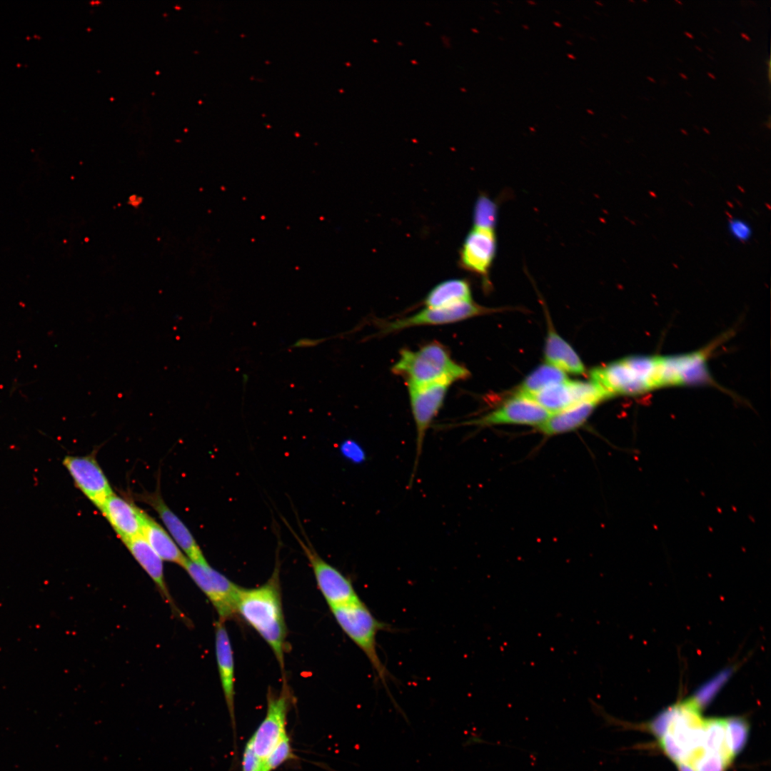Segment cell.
Wrapping results in <instances>:
<instances>
[{
  "mask_svg": "<svg viewBox=\"0 0 771 771\" xmlns=\"http://www.w3.org/2000/svg\"><path fill=\"white\" fill-rule=\"evenodd\" d=\"M280 565L277 559L270 578L261 586L240 588L236 615L253 628L271 648L282 671L287 650V629L283 615Z\"/></svg>",
  "mask_w": 771,
  "mask_h": 771,
  "instance_id": "obj_1",
  "label": "cell"
},
{
  "mask_svg": "<svg viewBox=\"0 0 771 771\" xmlns=\"http://www.w3.org/2000/svg\"><path fill=\"white\" fill-rule=\"evenodd\" d=\"M590 376L611 397L669 386L667 357H629L593 368Z\"/></svg>",
  "mask_w": 771,
  "mask_h": 771,
  "instance_id": "obj_2",
  "label": "cell"
},
{
  "mask_svg": "<svg viewBox=\"0 0 771 771\" xmlns=\"http://www.w3.org/2000/svg\"><path fill=\"white\" fill-rule=\"evenodd\" d=\"M391 371L403 378L408 387L437 383L451 385L470 376L469 371L455 362L438 342L429 343L417 351L402 349Z\"/></svg>",
  "mask_w": 771,
  "mask_h": 771,
  "instance_id": "obj_3",
  "label": "cell"
},
{
  "mask_svg": "<svg viewBox=\"0 0 771 771\" xmlns=\"http://www.w3.org/2000/svg\"><path fill=\"white\" fill-rule=\"evenodd\" d=\"M330 608L339 627L364 653L377 679L386 686L390 674L376 648L378 633L386 628V624L378 620L361 599Z\"/></svg>",
  "mask_w": 771,
  "mask_h": 771,
  "instance_id": "obj_4",
  "label": "cell"
},
{
  "mask_svg": "<svg viewBox=\"0 0 771 771\" xmlns=\"http://www.w3.org/2000/svg\"><path fill=\"white\" fill-rule=\"evenodd\" d=\"M287 525L308 559L316 584L329 607L360 600L351 579L320 556L304 532L302 538L288 523Z\"/></svg>",
  "mask_w": 771,
  "mask_h": 771,
  "instance_id": "obj_5",
  "label": "cell"
},
{
  "mask_svg": "<svg viewBox=\"0 0 771 771\" xmlns=\"http://www.w3.org/2000/svg\"><path fill=\"white\" fill-rule=\"evenodd\" d=\"M183 569L206 595L225 623L236 615V601L240 586L211 565H201L188 559Z\"/></svg>",
  "mask_w": 771,
  "mask_h": 771,
  "instance_id": "obj_6",
  "label": "cell"
},
{
  "mask_svg": "<svg viewBox=\"0 0 771 771\" xmlns=\"http://www.w3.org/2000/svg\"><path fill=\"white\" fill-rule=\"evenodd\" d=\"M292 702L291 691L285 680L279 692H268L266 715L251 736L255 752L261 760L287 732V717Z\"/></svg>",
  "mask_w": 771,
  "mask_h": 771,
  "instance_id": "obj_7",
  "label": "cell"
},
{
  "mask_svg": "<svg viewBox=\"0 0 771 771\" xmlns=\"http://www.w3.org/2000/svg\"><path fill=\"white\" fill-rule=\"evenodd\" d=\"M450 386L448 383H437L408 387L416 429L415 455L409 486L413 484L418 470L426 432L441 408Z\"/></svg>",
  "mask_w": 771,
  "mask_h": 771,
  "instance_id": "obj_8",
  "label": "cell"
},
{
  "mask_svg": "<svg viewBox=\"0 0 771 771\" xmlns=\"http://www.w3.org/2000/svg\"><path fill=\"white\" fill-rule=\"evenodd\" d=\"M523 397L533 400L550 414L560 412L580 402L595 400L600 403L610 398L603 389L591 381H570L569 378L550 386L536 393Z\"/></svg>",
  "mask_w": 771,
  "mask_h": 771,
  "instance_id": "obj_9",
  "label": "cell"
},
{
  "mask_svg": "<svg viewBox=\"0 0 771 771\" xmlns=\"http://www.w3.org/2000/svg\"><path fill=\"white\" fill-rule=\"evenodd\" d=\"M550 415L533 400L515 394L496 409L455 426L473 425L482 428L500 425H522L537 428Z\"/></svg>",
  "mask_w": 771,
  "mask_h": 771,
  "instance_id": "obj_10",
  "label": "cell"
},
{
  "mask_svg": "<svg viewBox=\"0 0 771 771\" xmlns=\"http://www.w3.org/2000/svg\"><path fill=\"white\" fill-rule=\"evenodd\" d=\"M496 311L478 305L473 301L450 306L425 308L412 316L381 324V332L390 333L413 326L452 323Z\"/></svg>",
  "mask_w": 771,
  "mask_h": 771,
  "instance_id": "obj_11",
  "label": "cell"
},
{
  "mask_svg": "<svg viewBox=\"0 0 771 771\" xmlns=\"http://www.w3.org/2000/svg\"><path fill=\"white\" fill-rule=\"evenodd\" d=\"M497 246L496 230L473 227L460 251V266L480 276L485 289L491 286L489 274L496 256Z\"/></svg>",
  "mask_w": 771,
  "mask_h": 771,
  "instance_id": "obj_12",
  "label": "cell"
},
{
  "mask_svg": "<svg viewBox=\"0 0 771 771\" xmlns=\"http://www.w3.org/2000/svg\"><path fill=\"white\" fill-rule=\"evenodd\" d=\"M62 463L74 485L100 509L114 492L95 455H66Z\"/></svg>",
  "mask_w": 771,
  "mask_h": 771,
  "instance_id": "obj_13",
  "label": "cell"
},
{
  "mask_svg": "<svg viewBox=\"0 0 771 771\" xmlns=\"http://www.w3.org/2000/svg\"><path fill=\"white\" fill-rule=\"evenodd\" d=\"M704 722L699 709L690 701L678 707L671 721L668 732L690 763L703 750Z\"/></svg>",
  "mask_w": 771,
  "mask_h": 771,
  "instance_id": "obj_14",
  "label": "cell"
},
{
  "mask_svg": "<svg viewBox=\"0 0 771 771\" xmlns=\"http://www.w3.org/2000/svg\"><path fill=\"white\" fill-rule=\"evenodd\" d=\"M158 515L168 534L190 560L208 565L197 541L181 520L169 508L158 490L139 497Z\"/></svg>",
  "mask_w": 771,
  "mask_h": 771,
  "instance_id": "obj_15",
  "label": "cell"
},
{
  "mask_svg": "<svg viewBox=\"0 0 771 771\" xmlns=\"http://www.w3.org/2000/svg\"><path fill=\"white\" fill-rule=\"evenodd\" d=\"M123 543L142 535L146 513L113 493L99 509Z\"/></svg>",
  "mask_w": 771,
  "mask_h": 771,
  "instance_id": "obj_16",
  "label": "cell"
},
{
  "mask_svg": "<svg viewBox=\"0 0 771 771\" xmlns=\"http://www.w3.org/2000/svg\"><path fill=\"white\" fill-rule=\"evenodd\" d=\"M215 651L221 685L236 738L233 652L225 623L220 620L216 623L215 627Z\"/></svg>",
  "mask_w": 771,
  "mask_h": 771,
  "instance_id": "obj_17",
  "label": "cell"
},
{
  "mask_svg": "<svg viewBox=\"0 0 771 771\" xmlns=\"http://www.w3.org/2000/svg\"><path fill=\"white\" fill-rule=\"evenodd\" d=\"M147 575L154 582L161 595L180 618H183L181 611L175 605L164 580L163 560L152 549L142 535L137 536L124 543Z\"/></svg>",
  "mask_w": 771,
  "mask_h": 771,
  "instance_id": "obj_18",
  "label": "cell"
},
{
  "mask_svg": "<svg viewBox=\"0 0 771 771\" xmlns=\"http://www.w3.org/2000/svg\"><path fill=\"white\" fill-rule=\"evenodd\" d=\"M548 333L544 348L545 362L563 372L582 375L585 368L578 353L555 330L549 316Z\"/></svg>",
  "mask_w": 771,
  "mask_h": 771,
  "instance_id": "obj_19",
  "label": "cell"
},
{
  "mask_svg": "<svg viewBox=\"0 0 771 771\" xmlns=\"http://www.w3.org/2000/svg\"><path fill=\"white\" fill-rule=\"evenodd\" d=\"M600 402L587 400L576 403L563 410L551 414L536 428L547 437L564 434L583 426Z\"/></svg>",
  "mask_w": 771,
  "mask_h": 771,
  "instance_id": "obj_20",
  "label": "cell"
},
{
  "mask_svg": "<svg viewBox=\"0 0 771 771\" xmlns=\"http://www.w3.org/2000/svg\"><path fill=\"white\" fill-rule=\"evenodd\" d=\"M141 535L163 560L184 568L188 558L168 533L146 513Z\"/></svg>",
  "mask_w": 771,
  "mask_h": 771,
  "instance_id": "obj_21",
  "label": "cell"
},
{
  "mask_svg": "<svg viewBox=\"0 0 771 771\" xmlns=\"http://www.w3.org/2000/svg\"><path fill=\"white\" fill-rule=\"evenodd\" d=\"M471 288L465 279H450L435 286L426 296V308H438L471 301Z\"/></svg>",
  "mask_w": 771,
  "mask_h": 771,
  "instance_id": "obj_22",
  "label": "cell"
},
{
  "mask_svg": "<svg viewBox=\"0 0 771 771\" xmlns=\"http://www.w3.org/2000/svg\"><path fill=\"white\" fill-rule=\"evenodd\" d=\"M568 379L565 372L546 363L539 366L526 376L519 386L516 395L528 396Z\"/></svg>",
  "mask_w": 771,
  "mask_h": 771,
  "instance_id": "obj_23",
  "label": "cell"
},
{
  "mask_svg": "<svg viewBox=\"0 0 771 771\" xmlns=\"http://www.w3.org/2000/svg\"><path fill=\"white\" fill-rule=\"evenodd\" d=\"M500 200L490 198L487 194L482 193L478 197L474 206L473 227L488 230H496L498 223Z\"/></svg>",
  "mask_w": 771,
  "mask_h": 771,
  "instance_id": "obj_24",
  "label": "cell"
},
{
  "mask_svg": "<svg viewBox=\"0 0 771 771\" xmlns=\"http://www.w3.org/2000/svg\"><path fill=\"white\" fill-rule=\"evenodd\" d=\"M725 747L732 759L745 747L749 734V725L743 719H725Z\"/></svg>",
  "mask_w": 771,
  "mask_h": 771,
  "instance_id": "obj_25",
  "label": "cell"
},
{
  "mask_svg": "<svg viewBox=\"0 0 771 771\" xmlns=\"http://www.w3.org/2000/svg\"><path fill=\"white\" fill-rule=\"evenodd\" d=\"M725 737L724 720L711 719L705 721L703 750L719 752L731 762L732 759L726 749Z\"/></svg>",
  "mask_w": 771,
  "mask_h": 771,
  "instance_id": "obj_26",
  "label": "cell"
},
{
  "mask_svg": "<svg viewBox=\"0 0 771 771\" xmlns=\"http://www.w3.org/2000/svg\"><path fill=\"white\" fill-rule=\"evenodd\" d=\"M291 738L286 732L263 761V771H273L287 761L296 759Z\"/></svg>",
  "mask_w": 771,
  "mask_h": 771,
  "instance_id": "obj_27",
  "label": "cell"
},
{
  "mask_svg": "<svg viewBox=\"0 0 771 771\" xmlns=\"http://www.w3.org/2000/svg\"><path fill=\"white\" fill-rule=\"evenodd\" d=\"M730 761L719 752L703 750L692 761L695 771H725Z\"/></svg>",
  "mask_w": 771,
  "mask_h": 771,
  "instance_id": "obj_28",
  "label": "cell"
},
{
  "mask_svg": "<svg viewBox=\"0 0 771 771\" xmlns=\"http://www.w3.org/2000/svg\"><path fill=\"white\" fill-rule=\"evenodd\" d=\"M241 771H263V760L255 752L251 737L247 741L243 749Z\"/></svg>",
  "mask_w": 771,
  "mask_h": 771,
  "instance_id": "obj_29",
  "label": "cell"
},
{
  "mask_svg": "<svg viewBox=\"0 0 771 771\" xmlns=\"http://www.w3.org/2000/svg\"><path fill=\"white\" fill-rule=\"evenodd\" d=\"M675 712V706L667 709L657 715L649 725L652 733L661 738L669 730L671 721Z\"/></svg>",
  "mask_w": 771,
  "mask_h": 771,
  "instance_id": "obj_30",
  "label": "cell"
},
{
  "mask_svg": "<svg viewBox=\"0 0 771 771\" xmlns=\"http://www.w3.org/2000/svg\"><path fill=\"white\" fill-rule=\"evenodd\" d=\"M728 228L731 235L740 241H748L752 235V229L749 223L739 218L730 220Z\"/></svg>",
  "mask_w": 771,
  "mask_h": 771,
  "instance_id": "obj_31",
  "label": "cell"
},
{
  "mask_svg": "<svg viewBox=\"0 0 771 771\" xmlns=\"http://www.w3.org/2000/svg\"><path fill=\"white\" fill-rule=\"evenodd\" d=\"M678 771H695L690 764L687 762H678L676 764Z\"/></svg>",
  "mask_w": 771,
  "mask_h": 771,
  "instance_id": "obj_32",
  "label": "cell"
},
{
  "mask_svg": "<svg viewBox=\"0 0 771 771\" xmlns=\"http://www.w3.org/2000/svg\"><path fill=\"white\" fill-rule=\"evenodd\" d=\"M740 36H742V38H743L744 39H745V40H746V41H751V39H750V36H748V35H747V34H745V33H741V34H740Z\"/></svg>",
  "mask_w": 771,
  "mask_h": 771,
  "instance_id": "obj_33",
  "label": "cell"
},
{
  "mask_svg": "<svg viewBox=\"0 0 771 771\" xmlns=\"http://www.w3.org/2000/svg\"><path fill=\"white\" fill-rule=\"evenodd\" d=\"M684 34H685V36H687V38H689V39H695V36H693V34H691L690 32H688V31H684Z\"/></svg>",
  "mask_w": 771,
  "mask_h": 771,
  "instance_id": "obj_34",
  "label": "cell"
},
{
  "mask_svg": "<svg viewBox=\"0 0 771 771\" xmlns=\"http://www.w3.org/2000/svg\"><path fill=\"white\" fill-rule=\"evenodd\" d=\"M679 76H680V77H681L682 79H685V80H687V79H688V77H687V76H686V75H685V74H683V73H679Z\"/></svg>",
  "mask_w": 771,
  "mask_h": 771,
  "instance_id": "obj_35",
  "label": "cell"
},
{
  "mask_svg": "<svg viewBox=\"0 0 771 771\" xmlns=\"http://www.w3.org/2000/svg\"><path fill=\"white\" fill-rule=\"evenodd\" d=\"M707 76H709L710 78H711V79H714V80H715V79H716V77H715V75H714V74H713L712 73H710V72H707Z\"/></svg>",
  "mask_w": 771,
  "mask_h": 771,
  "instance_id": "obj_36",
  "label": "cell"
},
{
  "mask_svg": "<svg viewBox=\"0 0 771 771\" xmlns=\"http://www.w3.org/2000/svg\"><path fill=\"white\" fill-rule=\"evenodd\" d=\"M646 78L649 81H650L652 83H656V81L655 80L654 78H652L651 76H647Z\"/></svg>",
  "mask_w": 771,
  "mask_h": 771,
  "instance_id": "obj_37",
  "label": "cell"
},
{
  "mask_svg": "<svg viewBox=\"0 0 771 771\" xmlns=\"http://www.w3.org/2000/svg\"><path fill=\"white\" fill-rule=\"evenodd\" d=\"M680 132H681L682 133H683L684 135H686V136H687V135H688V133H687V131H686L685 129H683V128H680Z\"/></svg>",
  "mask_w": 771,
  "mask_h": 771,
  "instance_id": "obj_38",
  "label": "cell"
},
{
  "mask_svg": "<svg viewBox=\"0 0 771 771\" xmlns=\"http://www.w3.org/2000/svg\"><path fill=\"white\" fill-rule=\"evenodd\" d=\"M702 131H704L705 133H707V134H710V131H709V130H708L707 128H706L705 127H703V128H702Z\"/></svg>",
  "mask_w": 771,
  "mask_h": 771,
  "instance_id": "obj_39",
  "label": "cell"
},
{
  "mask_svg": "<svg viewBox=\"0 0 771 771\" xmlns=\"http://www.w3.org/2000/svg\"><path fill=\"white\" fill-rule=\"evenodd\" d=\"M695 49H696L697 50H698L699 51H702V49H701V48H700V47H699V46H695Z\"/></svg>",
  "mask_w": 771,
  "mask_h": 771,
  "instance_id": "obj_40",
  "label": "cell"
},
{
  "mask_svg": "<svg viewBox=\"0 0 771 771\" xmlns=\"http://www.w3.org/2000/svg\"><path fill=\"white\" fill-rule=\"evenodd\" d=\"M675 1L676 3H677V4H679L680 5H682V2L681 1H679V0H675Z\"/></svg>",
  "mask_w": 771,
  "mask_h": 771,
  "instance_id": "obj_41",
  "label": "cell"
},
{
  "mask_svg": "<svg viewBox=\"0 0 771 771\" xmlns=\"http://www.w3.org/2000/svg\"><path fill=\"white\" fill-rule=\"evenodd\" d=\"M568 56L569 58H570V59H575V57H574V56H573V55H570V54H568Z\"/></svg>",
  "mask_w": 771,
  "mask_h": 771,
  "instance_id": "obj_42",
  "label": "cell"
},
{
  "mask_svg": "<svg viewBox=\"0 0 771 771\" xmlns=\"http://www.w3.org/2000/svg\"><path fill=\"white\" fill-rule=\"evenodd\" d=\"M767 128H770V121H768V123H767Z\"/></svg>",
  "mask_w": 771,
  "mask_h": 771,
  "instance_id": "obj_43",
  "label": "cell"
},
{
  "mask_svg": "<svg viewBox=\"0 0 771 771\" xmlns=\"http://www.w3.org/2000/svg\"><path fill=\"white\" fill-rule=\"evenodd\" d=\"M554 24H555V25H557V26H561V25H560V24H556L555 22H554Z\"/></svg>",
  "mask_w": 771,
  "mask_h": 771,
  "instance_id": "obj_44",
  "label": "cell"
},
{
  "mask_svg": "<svg viewBox=\"0 0 771 771\" xmlns=\"http://www.w3.org/2000/svg\"><path fill=\"white\" fill-rule=\"evenodd\" d=\"M629 1H630L632 3H635V1H633V0H630Z\"/></svg>",
  "mask_w": 771,
  "mask_h": 771,
  "instance_id": "obj_45",
  "label": "cell"
},
{
  "mask_svg": "<svg viewBox=\"0 0 771 771\" xmlns=\"http://www.w3.org/2000/svg\"><path fill=\"white\" fill-rule=\"evenodd\" d=\"M642 1H643V2H647V0H642Z\"/></svg>",
  "mask_w": 771,
  "mask_h": 771,
  "instance_id": "obj_46",
  "label": "cell"
}]
</instances>
